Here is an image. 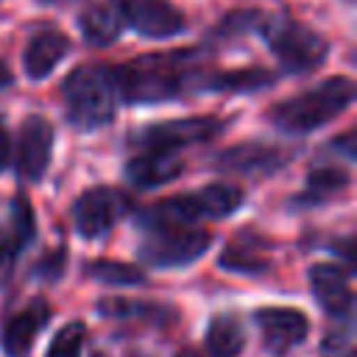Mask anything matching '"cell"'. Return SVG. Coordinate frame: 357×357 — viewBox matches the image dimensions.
I'll return each mask as SVG.
<instances>
[{"label":"cell","mask_w":357,"mask_h":357,"mask_svg":"<svg viewBox=\"0 0 357 357\" xmlns=\"http://www.w3.org/2000/svg\"><path fill=\"white\" fill-rule=\"evenodd\" d=\"M257 33L265 39L276 61L290 75H307L318 70L329 56V42L315 28L304 25L290 14H265L259 20Z\"/></svg>","instance_id":"4"},{"label":"cell","mask_w":357,"mask_h":357,"mask_svg":"<svg viewBox=\"0 0 357 357\" xmlns=\"http://www.w3.org/2000/svg\"><path fill=\"white\" fill-rule=\"evenodd\" d=\"M123 25L145 39H170L187 31V17L173 0H112Z\"/></svg>","instance_id":"9"},{"label":"cell","mask_w":357,"mask_h":357,"mask_svg":"<svg viewBox=\"0 0 357 357\" xmlns=\"http://www.w3.org/2000/svg\"><path fill=\"white\" fill-rule=\"evenodd\" d=\"M206 64L201 47L184 50H162V53H142L126 64L112 67L117 100L131 106H151L178 100L192 92H204Z\"/></svg>","instance_id":"1"},{"label":"cell","mask_w":357,"mask_h":357,"mask_svg":"<svg viewBox=\"0 0 357 357\" xmlns=\"http://www.w3.org/2000/svg\"><path fill=\"white\" fill-rule=\"evenodd\" d=\"M226 120L215 114H201V117H178V120H162L151 123L139 131L131 134V142L137 148H165V151H178L187 145L209 142L218 134H223Z\"/></svg>","instance_id":"8"},{"label":"cell","mask_w":357,"mask_h":357,"mask_svg":"<svg viewBox=\"0 0 357 357\" xmlns=\"http://www.w3.org/2000/svg\"><path fill=\"white\" fill-rule=\"evenodd\" d=\"M64 117L81 131L103 128L117 114V89L109 64H78L61 81Z\"/></svg>","instance_id":"3"},{"label":"cell","mask_w":357,"mask_h":357,"mask_svg":"<svg viewBox=\"0 0 357 357\" xmlns=\"http://www.w3.org/2000/svg\"><path fill=\"white\" fill-rule=\"evenodd\" d=\"M131 206H134V201L128 192H123L117 187L98 184V187L84 190L73 201L70 218H73V226L81 237L98 240V237H106L117 226V220L131 212Z\"/></svg>","instance_id":"7"},{"label":"cell","mask_w":357,"mask_h":357,"mask_svg":"<svg viewBox=\"0 0 357 357\" xmlns=\"http://www.w3.org/2000/svg\"><path fill=\"white\" fill-rule=\"evenodd\" d=\"M245 201L243 187L231 181H212L201 190L181 192L165 198L142 212H137V223L148 220H173V223H195V220H218L234 215Z\"/></svg>","instance_id":"6"},{"label":"cell","mask_w":357,"mask_h":357,"mask_svg":"<svg viewBox=\"0 0 357 357\" xmlns=\"http://www.w3.org/2000/svg\"><path fill=\"white\" fill-rule=\"evenodd\" d=\"M254 324L262 335V349L271 357H284L298 349L310 335V318L296 307H259Z\"/></svg>","instance_id":"10"},{"label":"cell","mask_w":357,"mask_h":357,"mask_svg":"<svg viewBox=\"0 0 357 357\" xmlns=\"http://www.w3.org/2000/svg\"><path fill=\"white\" fill-rule=\"evenodd\" d=\"M276 81V73L265 67H237V70H209L204 81V92H226V95H243V92H259L268 89Z\"/></svg>","instance_id":"21"},{"label":"cell","mask_w":357,"mask_h":357,"mask_svg":"<svg viewBox=\"0 0 357 357\" xmlns=\"http://www.w3.org/2000/svg\"><path fill=\"white\" fill-rule=\"evenodd\" d=\"M268 251H271V243L265 237H259L257 231H240L234 240H229V245L218 257V265L223 271H231V273L259 276L271 268Z\"/></svg>","instance_id":"19"},{"label":"cell","mask_w":357,"mask_h":357,"mask_svg":"<svg viewBox=\"0 0 357 357\" xmlns=\"http://www.w3.org/2000/svg\"><path fill=\"white\" fill-rule=\"evenodd\" d=\"M137 226L142 231L137 257L142 265L156 268V271L187 268L195 259H201L212 245V234L206 229H198L195 223L148 220V223H137Z\"/></svg>","instance_id":"5"},{"label":"cell","mask_w":357,"mask_h":357,"mask_svg":"<svg viewBox=\"0 0 357 357\" xmlns=\"http://www.w3.org/2000/svg\"><path fill=\"white\" fill-rule=\"evenodd\" d=\"M50 304L36 296L31 298L28 304H22L17 312H11L6 321H3V329H0V349L6 357H28L39 332L50 324Z\"/></svg>","instance_id":"14"},{"label":"cell","mask_w":357,"mask_h":357,"mask_svg":"<svg viewBox=\"0 0 357 357\" xmlns=\"http://www.w3.org/2000/svg\"><path fill=\"white\" fill-rule=\"evenodd\" d=\"M293 159V151L271 145V142H240L218 153L215 167L223 173H237L248 178H262L279 173Z\"/></svg>","instance_id":"12"},{"label":"cell","mask_w":357,"mask_h":357,"mask_svg":"<svg viewBox=\"0 0 357 357\" xmlns=\"http://www.w3.org/2000/svg\"><path fill=\"white\" fill-rule=\"evenodd\" d=\"M349 181H351V176H349L346 167L318 165V167L310 170L304 190L293 201H296V206H318V204H326V201L337 198L349 187Z\"/></svg>","instance_id":"22"},{"label":"cell","mask_w":357,"mask_h":357,"mask_svg":"<svg viewBox=\"0 0 357 357\" xmlns=\"http://www.w3.org/2000/svg\"><path fill=\"white\" fill-rule=\"evenodd\" d=\"M354 100V81L349 75H332L321 84L284 98L268 109V120L282 134H310L335 117H340Z\"/></svg>","instance_id":"2"},{"label":"cell","mask_w":357,"mask_h":357,"mask_svg":"<svg viewBox=\"0 0 357 357\" xmlns=\"http://www.w3.org/2000/svg\"><path fill=\"white\" fill-rule=\"evenodd\" d=\"M70 39L67 33L56 31V28H45L28 36L25 47H22V73L31 81H42L47 78L70 53Z\"/></svg>","instance_id":"16"},{"label":"cell","mask_w":357,"mask_h":357,"mask_svg":"<svg viewBox=\"0 0 357 357\" xmlns=\"http://www.w3.org/2000/svg\"><path fill=\"white\" fill-rule=\"evenodd\" d=\"M335 151H340L346 159H354L357 156V148H354V131H346L343 137H337L335 142H329Z\"/></svg>","instance_id":"28"},{"label":"cell","mask_w":357,"mask_h":357,"mask_svg":"<svg viewBox=\"0 0 357 357\" xmlns=\"http://www.w3.org/2000/svg\"><path fill=\"white\" fill-rule=\"evenodd\" d=\"M184 170L181 156H176V151H165V148H145V153L131 156L126 162V178L128 184L139 187V190H153L162 184H170L173 178H178Z\"/></svg>","instance_id":"18"},{"label":"cell","mask_w":357,"mask_h":357,"mask_svg":"<svg viewBox=\"0 0 357 357\" xmlns=\"http://www.w3.org/2000/svg\"><path fill=\"white\" fill-rule=\"evenodd\" d=\"M11 159V137H8V128H6V120L0 114V170L8 165Z\"/></svg>","instance_id":"29"},{"label":"cell","mask_w":357,"mask_h":357,"mask_svg":"<svg viewBox=\"0 0 357 357\" xmlns=\"http://www.w3.org/2000/svg\"><path fill=\"white\" fill-rule=\"evenodd\" d=\"M53 142H56V131L50 126L47 117L42 114H28L20 126L17 134V153H14V165H17V176L22 181H39L53 159Z\"/></svg>","instance_id":"11"},{"label":"cell","mask_w":357,"mask_h":357,"mask_svg":"<svg viewBox=\"0 0 357 357\" xmlns=\"http://www.w3.org/2000/svg\"><path fill=\"white\" fill-rule=\"evenodd\" d=\"M307 279H310V290L315 301L329 318L351 321V310H354L351 268H343L337 262H318L310 268Z\"/></svg>","instance_id":"13"},{"label":"cell","mask_w":357,"mask_h":357,"mask_svg":"<svg viewBox=\"0 0 357 357\" xmlns=\"http://www.w3.org/2000/svg\"><path fill=\"white\" fill-rule=\"evenodd\" d=\"M8 84H11V75H8L6 64H0V86H8Z\"/></svg>","instance_id":"30"},{"label":"cell","mask_w":357,"mask_h":357,"mask_svg":"<svg viewBox=\"0 0 357 357\" xmlns=\"http://www.w3.org/2000/svg\"><path fill=\"white\" fill-rule=\"evenodd\" d=\"M64 262H67V251H64V248H56V251L45 254V257L33 265V276H36V279H45V282H56V279L64 273Z\"/></svg>","instance_id":"27"},{"label":"cell","mask_w":357,"mask_h":357,"mask_svg":"<svg viewBox=\"0 0 357 357\" xmlns=\"http://www.w3.org/2000/svg\"><path fill=\"white\" fill-rule=\"evenodd\" d=\"M123 17L117 11V6L109 0V3H95L89 8H84L78 14V31L84 36L86 45L92 47H109L120 39L123 33Z\"/></svg>","instance_id":"20"},{"label":"cell","mask_w":357,"mask_h":357,"mask_svg":"<svg viewBox=\"0 0 357 357\" xmlns=\"http://www.w3.org/2000/svg\"><path fill=\"white\" fill-rule=\"evenodd\" d=\"M33 237H36L33 209L25 195H14L8 220L0 226V284H6L11 279L20 254L33 243Z\"/></svg>","instance_id":"15"},{"label":"cell","mask_w":357,"mask_h":357,"mask_svg":"<svg viewBox=\"0 0 357 357\" xmlns=\"http://www.w3.org/2000/svg\"><path fill=\"white\" fill-rule=\"evenodd\" d=\"M84 340H86V326L81 321H70L53 335L45 357H81Z\"/></svg>","instance_id":"26"},{"label":"cell","mask_w":357,"mask_h":357,"mask_svg":"<svg viewBox=\"0 0 357 357\" xmlns=\"http://www.w3.org/2000/svg\"><path fill=\"white\" fill-rule=\"evenodd\" d=\"M245 346V329L237 312H218L206 326V357H237Z\"/></svg>","instance_id":"23"},{"label":"cell","mask_w":357,"mask_h":357,"mask_svg":"<svg viewBox=\"0 0 357 357\" xmlns=\"http://www.w3.org/2000/svg\"><path fill=\"white\" fill-rule=\"evenodd\" d=\"M98 315L117 324H137V326H170L178 321V312L170 304L159 301H139V298H120L109 296L98 301Z\"/></svg>","instance_id":"17"},{"label":"cell","mask_w":357,"mask_h":357,"mask_svg":"<svg viewBox=\"0 0 357 357\" xmlns=\"http://www.w3.org/2000/svg\"><path fill=\"white\" fill-rule=\"evenodd\" d=\"M259 20H262V11H257V8H237V11H229V14L212 28V39H231V36L257 33Z\"/></svg>","instance_id":"25"},{"label":"cell","mask_w":357,"mask_h":357,"mask_svg":"<svg viewBox=\"0 0 357 357\" xmlns=\"http://www.w3.org/2000/svg\"><path fill=\"white\" fill-rule=\"evenodd\" d=\"M42 3H53V6H64V3H75V0H42Z\"/></svg>","instance_id":"31"},{"label":"cell","mask_w":357,"mask_h":357,"mask_svg":"<svg viewBox=\"0 0 357 357\" xmlns=\"http://www.w3.org/2000/svg\"><path fill=\"white\" fill-rule=\"evenodd\" d=\"M84 273L109 287H134L145 282V271L139 265L120 262V259H92L84 265Z\"/></svg>","instance_id":"24"}]
</instances>
